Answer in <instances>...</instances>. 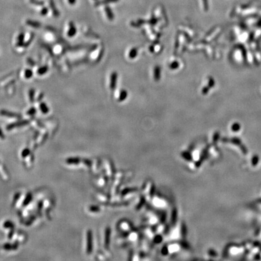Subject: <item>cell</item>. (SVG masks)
Masks as SVG:
<instances>
[{
  "mask_svg": "<svg viewBox=\"0 0 261 261\" xmlns=\"http://www.w3.org/2000/svg\"><path fill=\"white\" fill-rule=\"evenodd\" d=\"M88 210L90 211V212H99V211L100 210V209L98 207H97V206H91L88 207Z\"/></svg>",
  "mask_w": 261,
  "mask_h": 261,
  "instance_id": "e0dca14e",
  "label": "cell"
},
{
  "mask_svg": "<svg viewBox=\"0 0 261 261\" xmlns=\"http://www.w3.org/2000/svg\"><path fill=\"white\" fill-rule=\"evenodd\" d=\"M50 7L51 9H52V12H53V15L55 17H58L59 16V11L57 10L56 7L55 5H54V1L53 0H50Z\"/></svg>",
  "mask_w": 261,
  "mask_h": 261,
  "instance_id": "9c48e42d",
  "label": "cell"
},
{
  "mask_svg": "<svg viewBox=\"0 0 261 261\" xmlns=\"http://www.w3.org/2000/svg\"><path fill=\"white\" fill-rule=\"evenodd\" d=\"M177 219V212L175 210L173 211L172 215V223L175 224Z\"/></svg>",
  "mask_w": 261,
  "mask_h": 261,
  "instance_id": "ffe728a7",
  "label": "cell"
},
{
  "mask_svg": "<svg viewBox=\"0 0 261 261\" xmlns=\"http://www.w3.org/2000/svg\"><path fill=\"white\" fill-rule=\"evenodd\" d=\"M28 123H29V121H28V120H23V121H19L18 122L13 123L10 124V125H8V126H7V130H11L14 128H16L21 127V126H25V125H27Z\"/></svg>",
  "mask_w": 261,
  "mask_h": 261,
  "instance_id": "277c9868",
  "label": "cell"
},
{
  "mask_svg": "<svg viewBox=\"0 0 261 261\" xmlns=\"http://www.w3.org/2000/svg\"><path fill=\"white\" fill-rule=\"evenodd\" d=\"M68 3H69V4L73 5L75 4L76 0H68Z\"/></svg>",
  "mask_w": 261,
  "mask_h": 261,
  "instance_id": "603a6c76",
  "label": "cell"
},
{
  "mask_svg": "<svg viewBox=\"0 0 261 261\" xmlns=\"http://www.w3.org/2000/svg\"><path fill=\"white\" fill-rule=\"evenodd\" d=\"M33 200V195L31 193H28L25 196H24V199L21 201V206L25 207L30 204Z\"/></svg>",
  "mask_w": 261,
  "mask_h": 261,
  "instance_id": "5b68a950",
  "label": "cell"
},
{
  "mask_svg": "<svg viewBox=\"0 0 261 261\" xmlns=\"http://www.w3.org/2000/svg\"><path fill=\"white\" fill-rule=\"evenodd\" d=\"M92 251V233L88 230L86 233V253L91 254Z\"/></svg>",
  "mask_w": 261,
  "mask_h": 261,
  "instance_id": "6da1fadb",
  "label": "cell"
},
{
  "mask_svg": "<svg viewBox=\"0 0 261 261\" xmlns=\"http://www.w3.org/2000/svg\"><path fill=\"white\" fill-rule=\"evenodd\" d=\"M34 96H35V91L31 89L29 91V97H30V100L31 102H33Z\"/></svg>",
  "mask_w": 261,
  "mask_h": 261,
  "instance_id": "ac0fdd59",
  "label": "cell"
},
{
  "mask_svg": "<svg viewBox=\"0 0 261 261\" xmlns=\"http://www.w3.org/2000/svg\"><path fill=\"white\" fill-rule=\"evenodd\" d=\"M65 163L68 166H76L82 163V159L79 157H69L66 159Z\"/></svg>",
  "mask_w": 261,
  "mask_h": 261,
  "instance_id": "7a4b0ae2",
  "label": "cell"
},
{
  "mask_svg": "<svg viewBox=\"0 0 261 261\" xmlns=\"http://www.w3.org/2000/svg\"><path fill=\"white\" fill-rule=\"evenodd\" d=\"M31 154L30 150L29 148H25L23 149V151L21 152V157L23 159H25L27 157H29Z\"/></svg>",
  "mask_w": 261,
  "mask_h": 261,
  "instance_id": "9a60e30c",
  "label": "cell"
},
{
  "mask_svg": "<svg viewBox=\"0 0 261 261\" xmlns=\"http://www.w3.org/2000/svg\"><path fill=\"white\" fill-rule=\"evenodd\" d=\"M0 114L2 116L7 117L15 118V119H20V118H21L20 114H17V113H12V112H10L6 110H1L0 111Z\"/></svg>",
  "mask_w": 261,
  "mask_h": 261,
  "instance_id": "3957f363",
  "label": "cell"
},
{
  "mask_svg": "<svg viewBox=\"0 0 261 261\" xmlns=\"http://www.w3.org/2000/svg\"><path fill=\"white\" fill-rule=\"evenodd\" d=\"M0 138L2 139L4 138V135L3 133H2V130H1V129H0Z\"/></svg>",
  "mask_w": 261,
  "mask_h": 261,
  "instance_id": "cb8c5ba5",
  "label": "cell"
},
{
  "mask_svg": "<svg viewBox=\"0 0 261 261\" xmlns=\"http://www.w3.org/2000/svg\"><path fill=\"white\" fill-rule=\"evenodd\" d=\"M31 2L35 5H37V6H42V5L44 4V1H35V0H31Z\"/></svg>",
  "mask_w": 261,
  "mask_h": 261,
  "instance_id": "44dd1931",
  "label": "cell"
},
{
  "mask_svg": "<svg viewBox=\"0 0 261 261\" xmlns=\"http://www.w3.org/2000/svg\"><path fill=\"white\" fill-rule=\"evenodd\" d=\"M15 226V225L13 224V222L9 220L6 221L4 222L3 224H2V227H3V229H6V230H10V231L14 229Z\"/></svg>",
  "mask_w": 261,
  "mask_h": 261,
  "instance_id": "ba28073f",
  "label": "cell"
},
{
  "mask_svg": "<svg viewBox=\"0 0 261 261\" xmlns=\"http://www.w3.org/2000/svg\"><path fill=\"white\" fill-rule=\"evenodd\" d=\"M2 248H3L4 250L7 251H15L16 250H17L18 248V245L16 244H9L7 243L5 244L3 246H2Z\"/></svg>",
  "mask_w": 261,
  "mask_h": 261,
  "instance_id": "52a82bcc",
  "label": "cell"
},
{
  "mask_svg": "<svg viewBox=\"0 0 261 261\" xmlns=\"http://www.w3.org/2000/svg\"><path fill=\"white\" fill-rule=\"evenodd\" d=\"M24 35L23 33H20L18 36V38H17V46H24Z\"/></svg>",
  "mask_w": 261,
  "mask_h": 261,
  "instance_id": "8fae6325",
  "label": "cell"
},
{
  "mask_svg": "<svg viewBox=\"0 0 261 261\" xmlns=\"http://www.w3.org/2000/svg\"><path fill=\"white\" fill-rule=\"evenodd\" d=\"M26 24L27 25H30V26L34 28H39L41 27V24L39 23L37 21H35L30 20V19H28L27 21Z\"/></svg>",
  "mask_w": 261,
  "mask_h": 261,
  "instance_id": "30bf717a",
  "label": "cell"
},
{
  "mask_svg": "<svg viewBox=\"0 0 261 261\" xmlns=\"http://www.w3.org/2000/svg\"><path fill=\"white\" fill-rule=\"evenodd\" d=\"M48 12V10L47 7H44V8H42V10H41V13L42 15H46L47 14Z\"/></svg>",
  "mask_w": 261,
  "mask_h": 261,
  "instance_id": "7402d4cb",
  "label": "cell"
},
{
  "mask_svg": "<svg viewBox=\"0 0 261 261\" xmlns=\"http://www.w3.org/2000/svg\"><path fill=\"white\" fill-rule=\"evenodd\" d=\"M24 76H25V78H27V79H30L33 76V71L30 69H26V70L25 71Z\"/></svg>",
  "mask_w": 261,
  "mask_h": 261,
  "instance_id": "2e32d148",
  "label": "cell"
},
{
  "mask_svg": "<svg viewBox=\"0 0 261 261\" xmlns=\"http://www.w3.org/2000/svg\"><path fill=\"white\" fill-rule=\"evenodd\" d=\"M109 236H110V230L109 228H108L105 231V246H107V247H108V244H109Z\"/></svg>",
  "mask_w": 261,
  "mask_h": 261,
  "instance_id": "5bb4252c",
  "label": "cell"
},
{
  "mask_svg": "<svg viewBox=\"0 0 261 261\" xmlns=\"http://www.w3.org/2000/svg\"><path fill=\"white\" fill-rule=\"evenodd\" d=\"M76 28L75 25H74V23H70L69 24V29H68V31L67 32V35H68L69 37H73L74 35L76 33Z\"/></svg>",
  "mask_w": 261,
  "mask_h": 261,
  "instance_id": "8992f818",
  "label": "cell"
},
{
  "mask_svg": "<svg viewBox=\"0 0 261 261\" xmlns=\"http://www.w3.org/2000/svg\"><path fill=\"white\" fill-rule=\"evenodd\" d=\"M39 108L41 112H42L43 114H47V113H48V112H49V108H48V107H47L46 103H45L44 102V103H41V104H40Z\"/></svg>",
  "mask_w": 261,
  "mask_h": 261,
  "instance_id": "7c38bea8",
  "label": "cell"
},
{
  "mask_svg": "<svg viewBox=\"0 0 261 261\" xmlns=\"http://www.w3.org/2000/svg\"><path fill=\"white\" fill-rule=\"evenodd\" d=\"M36 110L35 108H31L27 111V114L29 115H33L36 114Z\"/></svg>",
  "mask_w": 261,
  "mask_h": 261,
  "instance_id": "d6986e66",
  "label": "cell"
},
{
  "mask_svg": "<svg viewBox=\"0 0 261 261\" xmlns=\"http://www.w3.org/2000/svg\"><path fill=\"white\" fill-rule=\"evenodd\" d=\"M48 70V68L47 66H43V67H41L38 69L37 71V74L39 75H43L45 74Z\"/></svg>",
  "mask_w": 261,
  "mask_h": 261,
  "instance_id": "4fadbf2b",
  "label": "cell"
}]
</instances>
